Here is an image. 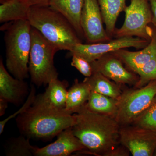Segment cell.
Masks as SVG:
<instances>
[{"instance_id":"1","label":"cell","mask_w":156,"mask_h":156,"mask_svg":"<svg viewBox=\"0 0 156 156\" xmlns=\"http://www.w3.org/2000/svg\"><path fill=\"white\" fill-rule=\"evenodd\" d=\"M74 114L72 128L86 149L82 154L107 156L119 145L121 126L115 118L93 112L85 106Z\"/></svg>"},{"instance_id":"2","label":"cell","mask_w":156,"mask_h":156,"mask_svg":"<svg viewBox=\"0 0 156 156\" xmlns=\"http://www.w3.org/2000/svg\"><path fill=\"white\" fill-rule=\"evenodd\" d=\"M76 121L74 114L65 109L57 110L32 105L16 119L23 135L43 141L50 140L65 129L72 127Z\"/></svg>"},{"instance_id":"3","label":"cell","mask_w":156,"mask_h":156,"mask_svg":"<svg viewBox=\"0 0 156 156\" xmlns=\"http://www.w3.org/2000/svg\"><path fill=\"white\" fill-rule=\"evenodd\" d=\"M27 20L58 50L70 51L81 39L70 23L50 6H31Z\"/></svg>"},{"instance_id":"4","label":"cell","mask_w":156,"mask_h":156,"mask_svg":"<svg viewBox=\"0 0 156 156\" xmlns=\"http://www.w3.org/2000/svg\"><path fill=\"white\" fill-rule=\"evenodd\" d=\"M4 27L1 29L5 31L6 69L15 78L27 79L31 26L27 20H23L9 22Z\"/></svg>"},{"instance_id":"5","label":"cell","mask_w":156,"mask_h":156,"mask_svg":"<svg viewBox=\"0 0 156 156\" xmlns=\"http://www.w3.org/2000/svg\"><path fill=\"white\" fill-rule=\"evenodd\" d=\"M58 51L39 31L32 27L28 69L31 80L34 84L38 87L45 86L53 79L58 78L54 58Z\"/></svg>"},{"instance_id":"6","label":"cell","mask_w":156,"mask_h":156,"mask_svg":"<svg viewBox=\"0 0 156 156\" xmlns=\"http://www.w3.org/2000/svg\"><path fill=\"white\" fill-rule=\"evenodd\" d=\"M156 95V80L140 88L123 91L118 99V111L115 119L120 126L131 125L152 102Z\"/></svg>"},{"instance_id":"7","label":"cell","mask_w":156,"mask_h":156,"mask_svg":"<svg viewBox=\"0 0 156 156\" xmlns=\"http://www.w3.org/2000/svg\"><path fill=\"white\" fill-rule=\"evenodd\" d=\"M125 19L122 26L115 29L113 37H137L150 41L153 27L152 14L149 0H131L125 9Z\"/></svg>"},{"instance_id":"8","label":"cell","mask_w":156,"mask_h":156,"mask_svg":"<svg viewBox=\"0 0 156 156\" xmlns=\"http://www.w3.org/2000/svg\"><path fill=\"white\" fill-rule=\"evenodd\" d=\"M149 42L137 37H128L93 44L81 43L76 45L69 51V56H81L91 63L105 54L121 49L133 48L141 50L147 46Z\"/></svg>"},{"instance_id":"9","label":"cell","mask_w":156,"mask_h":156,"mask_svg":"<svg viewBox=\"0 0 156 156\" xmlns=\"http://www.w3.org/2000/svg\"><path fill=\"white\" fill-rule=\"evenodd\" d=\"M119 140L133 156H154L156 151V132L139 126H121Z\"/></svg>"},{"instance_id":"10","label":"cell","mask_w":156,"mask_h":156,"mask_svg":"<svg viewBox=\"0 0 156 156\" xmlns=\"http://www.w3.org/2000/svg\"><path fill=\"white\" fill-rule=\"evenodd\" d=\"M103 23L98 0H84L81 24L85 38L89 44L111 40L104 27Z\"/></svg>"},{"instance_id":"11","label":"cell","mask_w":156,"mask_h":156,"mask_svg":"<svg viewBox=\"0 0 156 156\" xmlns=\"http://www.w3.org/2000/svg\"><path fill=\"white\" fill-rule=\"evenodd\" d=\"M91 63L93 73H99L120 85H135L139 76L128 69L112 53L103 55Z\"/></svg>"},{"instance_id":"12","label":"cell","mask_w":156,"mask_h":156,"mask_svg":"<svg viewBox=\"0 0 156 156\" xmlns=\"http://www.w3.org/2000/svg\"><path fill=\"white\" fill-rule=\"evenodd\" d=\"M85 147L74 134L72 127L66 128L57 135L54 142L41 148L37 147L35 156H69L77 152L82 154Z\"/></svg>"},{"instance_id":"13","label":"cell","mask_w":156,"mask_h":156,"mask_svg":"<svg viewBox=\"0 0 156 156\" xmlns=\"http://www.w3.org/2000/svg\"><path fill=\"white\" fill-rule=\"evenodd\" d=\"M28 94V87L24 80L12 76L0 60V98L9 103L19 105Z\"/></svg>"},{"instance_id":"14","label":"cell","mask_w":156,"mask_h":156,"mask_svg":"<svg viewBox=\"0 0 156 156\" xmlns=\"http://www.w3.org/2000/svg\"><path fill=\"white\" fill-rule=\"evenodd\" d=\"M68 85L67 81L53 79L48 84L44 93L36 95L32 105L57 110H65Z\"/></svg>"},{"instance_id":"15","label":"cell","mask_w":156,"mask_h":156,"mask_svg":"<svg viewBox=\"0 0 156 156\" xmlns=\"http://www.w3.org/2000/svg\"><path fill=\"white\" fill-rule=\"evenodd\" d=\"M112 53L119 58L128 69L136 73L140 68L156 56V29L153 27L149 43L141 50L133 52L123 49Z\"/></svg>"},{"instance_id":"16","label":"cell","mask_w":156,"mask_h":156,"mask_svg":"<svg viewBox=\"0 0 156 156\" xmlns=\"http://www.w3.org/2000/svg\"><path fill=\"white\" fill-rule=\"evenodd\" d=\"M84 0H50L49 6L70 23L81 39L85 38L81 24Z\"/></svg>"},{"instance_id":"17","label":"cell","mask_w":156,"mask_h":156,"mask_svg":"<svg viewBox=\"0 0 156 156\" xmlns=\"http://www.w3.org/2000/svg\"><path fill=\"white\" fill-rule=\"evenodd\" d=\"M126 0H98L102 14L105 30L112 38L115 30L117 19L126 9Z\"/></svg>"},{"instance_id":"18","label":"cell","mask_w":156,"mask_h":156,"mask_svg":"<svg viewBox=\"0 0 156 156\" xmlns=\"http://www.w3.org/2000/svg\"><path fill=\"white\" fill-rule=\"evenodd\" d=\"M91 91L85 82L75 80L73 86L68 90L65 110L71 114L76 113L87 104Z\"/></svg>"},{"instance_id":"19","label":"cell","mask_w":156,"mask_h":156,"mask_svg":"<svg viewBox=\"0 0 156 156\" xmlns=\"http://www.w3.org/2000/svg\"><path fill=\"white\" fill-rule=\"evenodd\" d=\"M84 82L87 83L92 92L119 99L123 91L121 85L112 82L99 73H93L91 76L86 77Z\"/></svg>"},{"instance_id":"20","label":"cell","mask_w":156,"mask_h":156,"mask_svg":"<svg viewBox=\"0 0 156 156\" xmlns=\"http://www.w3.org/2000/svg\"><path fill=\"white\" fill-rule=\"evenodd\" d=\"M85 106L90 111L115 119L118 111V100L91 91Z\"/></svg>"},{"instance_id":"21","label":"cell","mask_w":156,"mask_h":156,"mask_svg":"<svg viewBox=\"0 0 156 156\" xmlns=\"http://www.w3.org/2000/svg\"><path fill=\"white\" fill-rule=\"evenodd\" d=\"M31 6L24 0H9L0 6V22L27 20Z\"/></svg>"},{"instance_id":"22","label":"cell","mask_w":156,"mask_h":156,"mask_svg":"<svg viewBox=\"0 0 156 156\" xmlns=\"http://www.w3.org/2000/svg\"><path fill=\"white\" fill-rule=\"evenodd\" d=\"M37 148L30 144V139L22 135L7 141L5 153L8 156H34Z\"/></svg>"},{"instance_id":"23","label":"cell","mask_w":156,"mask_h":156,"mask_svg":"<svg viewBox=\"0 0 156 156\" xmlns=\"http://www.w3.org/2000/svg\"><path fill=\"white\" fill-rule=\"evenodd\" d=\"M131 125L156 132V95L150 106Z\"/></svg>"},{"instance_id":"24","label":"cell","mask_w":156,"mask_h":156,"mask_svg":"<svg viewBox=\"0 0 156 156\" xmlns=\"http://www.w3.org/2000/svg\"><path fill=\"white\" fill-rule=\"evenodd\" d=\"M139 80L134 88L145 86L151 81L156 80V56L137 71Z\"/></svg>"},{"instance_id":"25","label":"cell","mask_w":156,"mask_h":156,"mask_svg":"<svg viewBox=\"0 0 156 156\" xmlns=\"http://www.w3.org/2000/svg\"><path fill=\"white\" fill-rule=\"evenodd\" d=\"M35 97V89L34 86H32L29 94L27 98V100L26 101L25 103L23 104V106L17 112H15L11 115L9 116L5 119L1 121L0 122V134H2L3 131H4V129H5V126L8 122H9V121H10L11 119H14L17 116L23 113L24 112L32 105Z\"/></svg>"},{"instance_id":"26","label":"cell","mask_w":156,"mask_h":156,"mask_svg":"<svg viewBox=\"0 0 156 156\" xmlns=\"http://www.w3.org/2000/svg\"><path fill=\"white\" fill-rule=\"evenodd\" d=\"M71 57L72 66L76 69L86 77H89L92 75L93 71L91 63L89 62L83 57L76 55H73Z\"/></svg>"},{"instance_id":"27","label":"cell","mask_w":156,"mask_h":156,"mask_svg":"<svg viewBox=\"0 0 156 156\" xmlns=\"http://www.w3.org/2000/svg\"><path fill=\"white\" fill-rule=\"evenodd\" d=\"M130 154V152L125 146L120 144L110 151L107 156H127Z\"/></svg>"},{"instance_id":"28","label":"cell","mask_w":156,"mask_h":156,"mask_svg":"<svg viewBox=\"0 0 156 156\" xmlns=\"http://www.w3.org/2000/svg\"><path fill=\"white\" fill-rule=\"evenodd\" d=\"M31 6H49L50 0H24Z\"/></svg>"},{"instance_id":"29","label":"cell","mask_w":156,"mask_h":156,"mask_svg":"<svg viewBox=\"0 0 156 156\" xmlns=\"http://www.w3.org/2000/svg\"><path fill=\"white\" fill-rule=\"evenodd\" d=\"M150 4L152 14V23L153 24L154 27L156 29V0H149Z\"/></svg>"},{"instance_id":"30","label":"cell","mask_w":156,"mask_h":156,"mask_svg":"<svg viewBox=\"0 0 156 156\" xmlns=\"http://www.w3.org/2000/svg\"><path fill=\"white\" fill-rule=\"evenodd\" d=\"M9 102L3 98H0V116L5 115L6 109L8 108Z\"/></svg>"},{"instance_id":"31","label":"cell","mask_w":156,"mask_h":156,"mask_svg":"<svg viewBox=\"0 0 156 156\" xmlns=\"http://www.w3.org/2000/svg\"><path fill=\"white\" fill-rule=\"evenodd\" d=\"M7 1H9V0H0V2H1V3L4 2H5Z\"/></svg>"},{"instance_id":"32","label":"cell","mask_w":156,"mask_h":156,"mask_svg":"<svg viewBox=\"0 0 156 156\" xmlns=\"http://www.w3.org/2000/svg\"><path fill=\"white\" fill-rule=\"evenodd\" d=\"M154 156H156V151L155 152L154 154Z\"/></svg>"}]
</instances>
